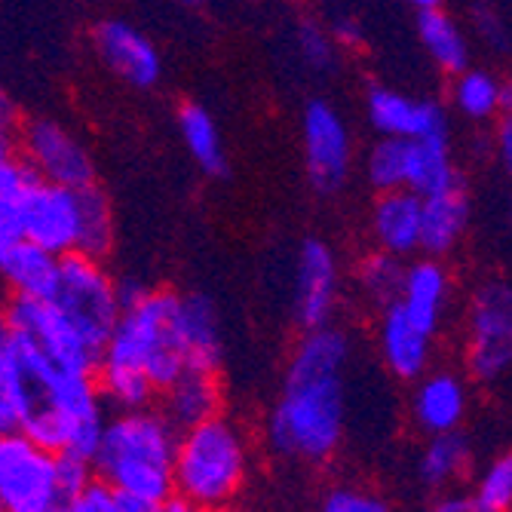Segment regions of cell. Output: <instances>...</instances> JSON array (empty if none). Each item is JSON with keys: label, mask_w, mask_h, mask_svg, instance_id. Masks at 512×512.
Instances as JSON below:
<instances>
[{"label": "cell", "mask_w": 512, "mask_h": 512, "mask_svg": "<svg viewBox=\"0 0 512 512\" xmlns=\"http://www.w3.org/2000/svg\"><path fill=\"white\" fill-rule=\"evenodd\" d=\"M350 356V335L335 322L301 332L286 362L283 390L264 421V445L273 457L322 467L341 451Z\"/></svg>", "instance_id": "cell-1"}, {"label": "cell", "mask_w": 512, "mask_h": 512, "mask_svg": "<svg viewBox=\"0 0 512 512\" xmlns=\"http://www.w3.org/2000/svg\"><path fill=\"white\" fill-rule=\"evenodd\" d=\"M175 442L178 430L154 405L108 411L92 470L117 491L120 512H163L175 494Z\"/></svg>", "instance_id": "cell-2"}, {"label": "cell", "mask_w": 512, "mask_h": 512, "mask_svg": "<svg viewBox=\"0 0 512 512\" xmlns=\"http://www.w3.org/2000/svg\"><path fill=\"white\" fill-rule=\"evenodd\" d=\"M13 341L31 384V408L19 430L50 451H74L92 460L108 421L96 375L62 368L16 335Z\"/></svg>", "instance_id": "cell-3"}, {"label": "cell", "mask_w": 512, "mask_h": 512, "mask_svg": "<svg viewBox=\"0 0 512 512\" xmlns=\"http://www.w3.org/2000/svg\"><path fill=\"white\" fill-rule=\"evenodd\" d=\"M252 448L237 421L215 414L178 433L175 442V497L188 509H227L249 482Z\"/></svg>", "instance_id": "cell-4"}, {"label": "cell", "mask_w": 512, "mask_h": 512, "mask_svg": "<svg viewBox=\"0 0 512 512\" xmlns=\"http://www.w3.org/2000/svg\"><path fill=\"white\" fill-rule=\"evenodd\" d=\"M117 289L123 310L99 362L138 371L160 393L188 368L175 325L178 292L151 289L145 283H132V279L117 283Z\"/></svg>", "instance_id": "cell-5"}, {"label": "cell", "mask_w": 512, "mask_h": 512, "mask_svg": "<svg viewBox=\"0 0 512 512\" xmlns=\"http://www.w3.org/2000/svg\"><path fill=\"white\" fill-rule=\"evenodd\" d=\"M460 362L473 384H497L512 371V279L485 276L473 286L460 325Z\"/></svg>", "instance_id": "cell-6"}, {"label": "cell", "mask_w": 512, "mask_h": 512, "mask_svg": "<svg viewBox=\"0 0 512 512\" xmlns=\"http://www.w3.org/2000/svg\"><path fill=\"white\" fill-rule=\"evenodd\" d=\"M50 301L71 319L80 338L102 356L123 310L117 279L108 273L105 261L77 252L65 255L59 261V276Z\"/></svg>", "instance_id": "cell-7"}, {"label": "cell", "mask_w": 512, "mask_h": 512, "mask_svg": "<svg viewBox=\"0 0 512 512\" xmlns=\"http://www.w3.org/2000/svg\"><path fill=\"white\" fill-rule=\"evenodd\" d=\"M0 509L59 512L56 451L37 445L22 430L0 433Z\"/></svg>", "instance_id": "cell-8"}, {"label": "cell", "mask_w": 512, "mask_h": 512, "mask_svg": "<svg viewBox=\"0 0 512 512\" xmlns=\"http://www.w3.org/2000/svg\"><path fill=\"white\" fill-rule=\"evenodd\" d=\"M301 148L310 188L316 194H338L356 166L353 129L329 99H310L301 111Z\"/></svg>", "instance_id": "cell-9"}, {"label": "cell", "mask_w": 512, "mask_h": 512, "mask_svg": "<svg viewBox=\"0 0 512 512\" xmlns=\"http://www.w3.org/2000/svg\"><path fill=\"white\" fill-rule=\"evenodd\" d=\"M7 329L37 347L46 359L74 368V371H92L96 375L99 353L92 350L80 332L71 325V319L50 301V298H31V295H10V304L0 307Z\"/></svg>", "instance_id": "cell-10"}, {"label": "cell", "mask_w": 512, "mask_h": 512, "mask_svg": "<svg viewBox=\"0 0 512 512\" xmlns=\"http://www.w3.org/2000/svg\"><path fill=\"white\" fill-rule=\"evenodd\" d=\"M16 151L31 169L34 178L40 181H53L62 188H86V184H96V163L92 154L80 138L65 129L59 120L50 117H34L19 129L16 138Z\"/></svg>", "instance_id": "cell-11"}, {"label": "cell", "mask_w": 512, "mask_h": 512, "mask_svg": "<svg viewBox=\"0 0 512 512\" xmlns=\"http://www.w3.org/2000/svg\"><path fill=\"white\" fill-rule=\"evenodd\" d=\"M473 408V381L457 368L430 365L408 393V421L421 436L454 433L467 424Z\"/></svg>", "instance_id": "cell-12"}, {"label": "cell", "mask_w": 512, "mask_h": 512, "mask_svg": "<svg viewBox=\"0 0 512 512\" xmlns=\"http://www.w3.org/2000/svg\"><path fill=\"white\" fill-rule=\"evenodd\" d=\"M341 295V264L335 249L325 240H304L295 255L292 276V316L304 329L329 325L338 313Z\"/></svg>", "instance_id": "cell-13"}, {"label": "cell", "mask_w": 512, "mask_h": 512, "mask_svg": "<svg viewBox=\"0 0 512 512\" xmlns=\"http://www.w3.org/2000/svg\"><path fill=\"white\" fill-rule=\"evenodd\" d=\"M80 194L53 181L34 178L22 206V237L59 258L77 252Z\"/></svg>", "instance_id": "cell-14"}, {"label": "cell", "mask_w": 512, "mask_h": 512, "mask_svg": "<svg viewBox=\"0 0 512 512\" xmlns=\"http://www.w3.org/2000/svg\"><path fill=\"white\" fill-rule=\"evenodd\" d=\"M96 59L126 86L151 89L163 77V56L157 43L126 19H102L89 34Z\"/></svg>", "instance_id": "cell-15"}, {"label": "cell", "mask_w": 512, "mask_h": 512, "mask_svg": "<svg viewBox=\"0 0 512 512\" xmlns=\"http://www.w3.org/2000/svg\"><path fill=\"white\" fill-rule=\"evenodd\" d=\"M365 120L375 129V135L393 138H430L451 132V117L442 102L430 96H414V92L384 83L368 86Z\"/></svg>", "instance_id": "cell-16"}, {"label": "cell", "mask_w": 512, "mask_h": 512, "mask_svg": "<svg viewBox=\"0 0 512 512\" xmlns=\"http://www.w3.org/2000/svg\"><path fill=\"white\" fill-rule=\"evenodd\" d=\"M396 301L424 332L439 338L445 316L451 310V301H454V276L445 258H433L424 252L408 258Z\"/></svg>", "instance_id": "cell-17"}, {"label": "cell", "mask_w": 512, "mask_h": 512, "mask_svg": "<svg viewBox=\"0 0 512 512\" xmlns=\"http://www.w3.org/2000/svg\"><path fill=\"white\" fill-rule=\"evenodd\" d=\"M378 353L387 368L402 384H411L424 375L433 365L436 353V338L417 325L399 301H390L381 307V322H378Z\"/></svg>", "instance_id": "cell-18"}, {"label": "cell", "mask_w": 512, "mask_h": 512, "mask_svg": "<svg viewBox=\"0 0 512 512\" xmlns=\"http://www.w3.org/2000/svg\"><path fill=\"white\" fill-rule=\"evenodd\" d=\"M473 227V197L467 181H454L448 188L421 197V252L433 258H448L460 249Z\"/></svg>", "instance_id": "cell-19"}, {"label": "cell", "mask_w": 512, "mask_h": 512, "mask_svg": "<svg viewBox=\"0 0 512 512\" xmlns=\"http://www.w3.org/2000/svg\"><path fill=\"white\" fill-rule=\"evenodd\" d=\"M368 234L375 249H384L396 258L421 255V194L408 188L375 194L368 212Z\"/></svg>", "instance_id": "cell-20"}, {"label": "cell", "mask_w": 512, "mask_h": 512, "mask_svg": "<svg viewBox=\"0 0 512 512\" xmlns=\"http://www.w3.org/2000/svg\"><path fill=\"white\" fill-rule=\"evenodd\" d=\"M448 114L473 126H491L509 108V77L497 68L467 65L448 77Z\"/></svg>", "instance_id": "cell-21"}, {"label": "cell", "mask_w": 512, "mask_h": 512, "mask_svg": "<svg viewBox=\"0 0 512 512\" xmlns=\"http://www.w3.org/2000/svg\"><path fill=\"white\" fill-rule=\"evenodd\" d=\"M175 325L178 341L184 350V365L200 371H221L224 365V338H221V319L215 304L206 295H181L175 301Z\"/></svg>", "instance_id": "cell-22"}, {"label": "cell", "mask_w": 512, "mask_h": 512, "mask_svg": "<svg viewBox=\"0 0 512 512\" xmlns=\"http://www.w3.org/2000/svg\"><path fill=\"white\" fill-rule=\"evenodd\" d=\"M414 34L427 62L442 77H454L476 59V43L467 25H463V19H457L448 7L414 13Z\"/></svg>", "instance_id": "cell-23"}, {"label": "cell", "mask_w": 512, "mask_h": 512, "mask_svg": "<svg viewBox=\"0 0 512 512\" xmlns=\"http://www.w3.org/2000/svg\"><path fill=\"white\" fill-rule=\"evenodd\" d=\"M473 476V445L460 430L424 436V445L414 457V479L433 497L467 485Z\"/></svg>", "instance_id": "cell-24"}, {"label": "cell", "mask_w": 512, "mask_h": 512, "mask_svg": "<svg viewBox=\"0 0 512 512\" xmlns=\"http://www.w3.org/2000/svg\"><path fill=\"white\" fill-rule=\"evenodd\" d=\"M160 414L181 433L188 427H197L209 417L221 414V381L215 371H200V368H184L181 375L163 387L160 393Z\"/></svg>", "instance_id": "cell-25"}, {"label": "cell", "mask_w": 512, "mask_h": 512, "mask_svg": "<svg viewBox=\"0 0 512 512\" xmlns=\"http://www.w3.org/2000/svg\"><path fill=\"white\" fill-rule=\"evenodd\" d=\"M59 261V255L19 237L0 249V289H7L10 295L50 298L56 289Z\"/></svg>", "instance_id": "cell-26"}, {"label": "cell", "mask_w": 512, "mask_h": 512, "mask_svg": "<svg viewBox=\"0 0 512 512\" xmlns=\"http://www.w3.org/2000/svg\"><path fill=\"white\" fill-rule=\"evenodd\" d=\"M460 169L451 148L448 135H430V138H408V169H405V188L414 194H436L448 184L460 181Z\"/></svg>", "instance_id": "cell-27"}, {"label": "cell", "mask_w": 512, "mask_h": 512, "mask_svg": "<svg viewBox=\"0 0 512 512\" xmlns=\"http://www.w3.org/2000/svg\"><path fill=\"white\" fill-rule=\"evenodd\" d=\"M31 181L34 175L19 157L13 138H0V249L22 237V206Z\"/></svg>", "instance_id": "cell-28"}, {"label": "cell", "mask_w": 512, "mask_h": 512, "mask_svg": "<svg viewBox=\"0 0 512 512\" xmlns=\"http://www.w3.org/2000/svg\"><path fill=\"white\" fill-rule=\"evenodd\" d=\"M178 132L191 160L200 166V172L212 178L227 175V151L221 142V129L209 114V108H203L200 102H184L178 111Z\"/></svg>", "instance_id": "cell-29"}, {"label": "cell", "mask_w": 512, "mask_h": 512, "mask_svg": "<svg viewBox=\"0 0 512 512\" xmlns=\"http://www.w3.org/2000/svg\"><path fill=\"white\" fill-rule=\"evenodd\" d=\"M31 408V384L16 353V341L0 316V433L19 430Z\"/></svg>", "instance_id": "cell-30"}, {"label": "cell", "mask_w": 512, "mask_h": 512, "mask_svg": "<svg viewBox=\"0 0 512 512\" xmlns=\"http://www.w3.org/2000/svg\"><path fill=\"white\" fill-rule=\"evenodd\" d=\"M80 194V234H77V255L105 261L114 249V209L108 194L99 184H86Z\"/></svg>", "instance_id": "cell-31"}, {"label": "cell", "mask_w": 512, "mask_h": 512, "mask_svg": "<svg viewBox=\"0 0 512 512\" xmlns=\"http://www.w3.org/2000/svg\"><path fill=\"white\" fill-rule=\"evenodd\" d=\"M402 273H405V258H396L384 249H371L356 261L353 283L368 304L384 307V304L396 301L399 286H402Z\"/></svg>", "instance_id": "cell-32"}, {"label": "cell", "mask_w": 512, "mask_h": 512, "mask_svg": "<svg viewBox=\"0 0 512 512\" xmlns=\"http://www.w3.org/2000/svg\"><path fill=\"white\" fill-rule=\"evenodd\" d=\"M405 169H408V138L378 135L375 145L362 154V175L375 194L405 188Z\"/></svg>", "instance_id": "cell-33"}, {"label": "cell", "mask_w": 512, "mask_h": 512, "mask_svg": "<svg viewBox=\"0 0 512 512\" xmlns=\"http://www.w3.org/2000/svg\"><path fill=\"white\" fill-rule=\"evenodd\" d=\"M463 25H467L473 43L485 46L491 56H512V16L500 0H470Z\"/></svg>", "instance_id": "cell-34"}, {"label": "cell", "mask_w": 512, "mask_h": 512, "mask_svg": "<svg viewBox=\"0 0 512 512\" xmlns=\"http://www.w3.org/2000/svg\"><path fill=\"white\" fill-rule=\"evenodd\" d=\"M470 497L476 512H512V448L494 454L476 473Z\"/></svg>", "instance_id": "cell-35"}, {"label": "cell", "mask_w": 512, "mask_h": 512, "mask_svg": "<svg viewBox=\"0 0 512 512\" xmlns=\"http://www.w3.org/2000/svg\"><path fill=\"white\" fill-rule=\"evenodd\" d=\"M298 53H301V62L310 68V71H332L338 65V53H341V46L335 43L329 25H322V22H301L298 25Z\"/></svg>", "instance_id": "cell-36"}, {"label": "cell", "mask_w": 512, "mask_h": 512, "mask_svg": "<svg viewBox=\"0 0 512 512\" xmlns=\"http://www.w3.org/2000/svg\"><path fill=\"white\" fill-rule=\"evenodd\" d=\"M319 509H325V512H387L390 500L368 485L338 482V485L322 491Z\"/></svg>", "instance_id": "cell-37"}, {"label": "cell", "mask_w": 512, "mask_h": 512, "mask_svg": "<svg viewBox=\"0 0 512 512\" xmlns=\"http://www.w3.org/2000/svg\"><path fill=\"white\" fill-rule=\"evenodd\" d=\"M96 476L92 470V460L74 451H56V485H59V500L62 509H68V503L83 491V485Z\"/></svg>", "instance_id": "cell-38"}, {"label": "cell", "mask_w": 512, "mask_h": 512, "mask_svg": "<svg viewBox=\"0 0 512 512\" xmlns=\"http://www.w3.org/2000/svg\"><path fill=\"white\" fill-rule=\"evenodd\" d=\"M68 512H120V503H117V491L99 479V476H92L83 491L68 503Z\"/></svg>", "instance_id": "cell-39"}, {"label": "cell", "mask_w": 512, "mask_h": 512, "mask_svg": "<svg viewBox=\"0 0 512 512\" xmlns=\"http://www.w3.org/2000/svg\"><path fill=\"white\" fill-rule=\"evenodd\" d=\"M491 157L506 178H512V108L491 123Z\"/></svg>", "instance_id": "cell-40"}, {"label": "cell", "mask_w": 512, "mask_h": 512, "mask_svg": "<svg viewBox=\"0 0 512 512\" xmlns=\"http://www.w3.org/2000/svg\"><path fill=\"white\" fill-rule=\"evenodd\" d=\"M335 43L341 46V50H356V46L362 43V25L350 16H338L332 25H329Z\"/></svg>", "instance_id": "cell-41"}, {"label": "cell", "mask_w": 512, "mask_h": 512, "mask_svg": "<svg viewBox=\"0 0 512 512\" xmlns=\"http://www.w3.org/2000/svg\"><path fill=\"white\" fill-rule=\"evenodd\" d=\"M436 509H439V512H476V509H473V497H470V488H467V485L448 488V491L436 494Z\"/></svg>", "instance_id": "cell-42"}, {"label": "cell", "mask_w": 512, "mask_h": 512, "mask_svg": "<svg viewBox=\"0 0 512 512\" xmlns=\"http://www.w3.org/2000/svg\"><path fill=\"white\" fill-rule=\"evenodd\" d=\"M0 138H10V102L0 89Z\"/></svg>", "instance_id": "cell-43"}, {"label": "cell", "mask_w": 512, "mask_h": 512, "mask_svg": "<svg viewBox=\"0 0 512 512\" xmlns=\"http://www.w3.org/2000/svg\"><path fill=\"white\" fill-rule=\"evenodd\" d=\"M405 7H411L414 13H421V10H436V7H445L448 0H402Z\"/></svg>", "instance_id": "cell-44"}, {"label": "cell", "mask_w": 512, "mask_h": 512, "mask_svg": "<svg viewBox=\"0 0 512 512\" xmlns=\"http://www.w3.org/2000/svg\"><path fill=\"white\" fill-rule=\"evenodd\" d=\"M181 4H188V7H203V4H209V0H181Z\"/></svg>", "instance_id": "cell-45"}, {"label": "cell", "mask_w": 512, "mask_h": 512, "mask_svg": "<svg viewBox=\"0 0 512 512\" xmlns=\"http://www.w3.org/2000/svg\"><path fill=\"white\" fill-rule=\"evenodd\" d=\"M509 108H512V77H509Z\"/></svg>", "instance_id": "cell-46"}]
</instances>
